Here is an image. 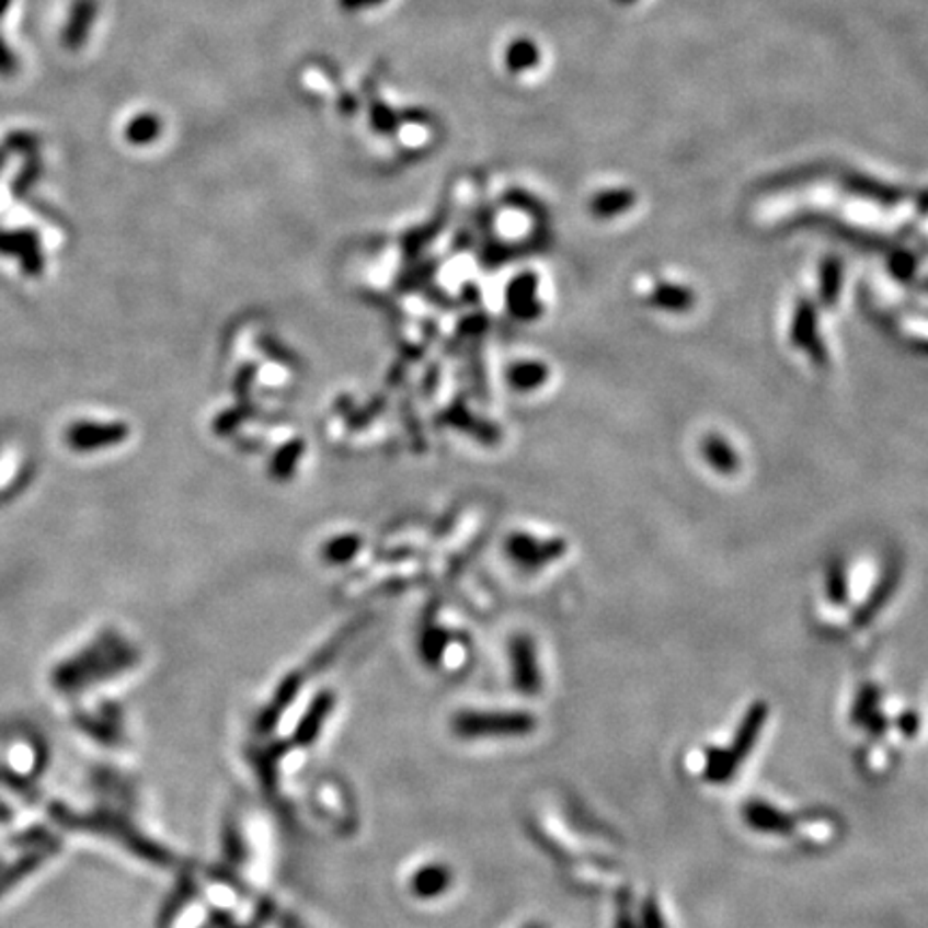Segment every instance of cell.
<instances>
[{"label": "cell", "mask_w": 928, "mask_h": 928, "mask_svg": "<svg viewBox=\"0 0 928 928\" xmlns=\"http://www.w3.org/2000/svg\"><path fill=\"white\" fill-rule=\"evenodd\" d=\"M370 108H373V125L377 129L387 131V129H393L398 125V114L393 110L387 108L381 100H373Z\"/></svg>", "instance_id": "7c38bea8"}, {"label": "cell", "mask_w": 928, "mask_h": 928, "mask_svg": "<svg viewBox=\"0 0 928 928\" xmlns=\"http://www.w3.org/2000/svg\"><path fill=\"white\" fill-rule=\"evenodd\" d=\"M162 131V121L156 114H138L125 129V136L131 145H149Z\"/></svg>", "instance_id": "8fae6325"}, {"label": "cell", "mask_w": 928, "mask_h": 928, "mask_svg": "<svg viewBox=\"0 0 928 928\" xmlns=\"http://www.w3.org/2000/svg\"><path fill=\"white\" fill-rule=\"evenodd\" d=\"M645 920H648V928H662L660 914H657V907H655V905L654 909H648V912H645Z\"/></svg>", "instance_id": "9a60e30c"}, {"label": "cell", "mask_w": 928, "mask_h": 928, "mask_svg": "<svg viewBox=\"0 0 928 928\" xmlns=\"http://www.w3.org/2000/svg\"><path fill=\"white\" fill-rule=\"evenodd\" d=\"M764 706H757L755 710L748 713V718H746V720H744V724H742V731L737 733L735 751L731 753V755L735 757V761H742V759H744L742 755H746V753L753 748V744H755V740H757V735H759V731H761V726H764Z\"/></svg>", "instance_id": "30bf717a"}, {"label": "cell", "mask_w": 928, "mask_h": 928, "mask_svg": "<svg viewBox=\"0 0 928 928\" xmlns=\"http://www.w3.org/2000/svg\"><path fill=\"white\" fill-rule=\"evenodd\" d=\"M95 18H98V0H73L71 9H69V18H67V22L62 26V35H60L62 46L71 53L80 50L89 39V33L95 24Z\"/></svg>", "instance_id": "8992f818"}, {"label": "cell", "mask_w": 928, "mask_h": 928, "mask_svg": "<svg viewBox=\"0 0 928 928\" xmlns=\"http://www.w3.org/2000/svg\"><path fill=\"white\" fill-rule=\"evenodd\" d=\"M136 662L138 650L123 634L104 630L56 664L50 673V686L62 697H78L102 681L123 675Z\"/></svg>", "instance_id": "6da1fadb"}, {"label": "cell", "mask_w": 928, "mask_h": 928, "mask_svg": "<svg viewBox=\"0 0 928 928\" xmlns=\"http://www.w3.org/2000/svg\"><path fill=\"white\" fill-rule=\"evenodd\" d=\"M617 2H621V4H632V2H637V0H617Z\"/></svg>", "instance_id": "e0dca14e"}, {"label": "cell", "mask_w": 928, "mask_h": 928, "mask_svg": "<svg viewBox=\"0 0 928 928\" xmlns=\"http://www.w3.org/2000/svg\"><path fill=\"white\" fill-rule=\"evenodd\" d=\"M385 0H340V7L344 11H359V9H368L375 4H381Z\"/></svg>", "instance_id": "5bb4252c"}, {"label": "cell", "mask_w": 928, "mask_h": 928, "mask_svg": "<svg viewBox=\"0 0 928 928\" xmlns=\"http://www.w3.org/2000/svg\"><path fill=\"white\" fill-rule=\"evenodd\" d=\"M9 7H11V0H0V18L7 13Z\"/></svg>", "instance_id": "2e32d148"}, {"label": "cell", "mask_w": 928, "mask_h": 928, "mask_svg": "<svg viewBox=\"0 0 928 928\" xmlns=\"http://www.w3.org/2000/svg\"><path fill=\"white\" fill-rule=\"evenodd\" d=\"M0 252L20 256L24 270L31 274H39L44 267L37 237L31 232H0Z\"/></svg>", "instance_id": "ba28073f"}, {"label": "cell", "mask_w": 928, "mask_h": 928, "mask_svg": "<svg viewBox=\"0 0 928 928\" xmlns=\"http://www.w3.org/2000/svg\"><path fill=\"white\" fill-rule=\"evenodd\" d=\"M73 724L102 746H118L123 742V718L112 703H102L95 710L76 711Z\"/></svg>", "instance_id": "277c9868"}, {"label": "cell", "mask_w": 928, "mask_h": 928, "mask_svg": "<svg viewBox=\"0 0 928 928\" xmlns=\"http://www.w3.org/2000/svg\"><path fill=\"white\" fill-rule=\"evenodd\" d=\"M125 426L100 424V422H78L67 428L65 440L73 451H95L114 445L125 438Z\"/></svg>", "instance_id": "5b68a950"}, {"label": "cell", "mask_w": 928, "mask_h": 928, "mask_svg": "<svg viewBox=\"0 0 928 928\" xmlns=\"http://www.w3.org/2000/svg\"><path fill=\"white\" fill-rule=\"evenodd\" d=\"M531 720L525 715H460L456 726L465 735H478V733H520L527 731Z\"/></svg>", "instance_id": "52a82bcc"}, {"label": "cell", "mask_w": 928, "mask_h": 928, "mask_svg": "<svg viewBox=\"0 0 928 928\" xmlns=\"http://www.w3.org/2000/svg\"><path fill=\"white\" fill-rule=\"evenodd\" d=\"M18 58L11 53V48L0 37V78H11L18 71Z\"/></svg>", "instance_id": "4fadbf2b"}, {"label": "cell", "mask_w": 928, "mask_h": 928, "mask_svg": "<svg viewBox=\"0 0 928 928\" xmlns=\"http://www.w3.org/2000/svg\"><path fill=\"white\" fill-rule=\"evenodd\" d=\"M540 62V48L531 39H516L505 53V65L512 73H523Z\"/></svg>", "instance_id": "9c48e42d"}, {"label": "cell", "mask_w": 928, "mask_h": 928, "mask_svg": "<svg viewBox=\"0 0 928 928\" xmlns=\"http://www.w3.org/2000/svg\"><path fill=\"white\" fill-rule=\"evenodd\" d=\"M11 847L13 856L0 862V898L24 883L31 874L42 871L44 864L60 851V838L48 827L37 825L20 832L11 840Z\"/></svg>", "instance_id": "3957f363"}, {"label": "cell", "mask_w": 928, "mask_h": 928, "mask_svg": "<svg viewBox=\"0 0 928 928\" xmlns=\"http://www.w3.org/2000/svg\"><path fill=\"white\" fill-rule=\"evenodd\" d=\"M50 817L65 829L71 832H89V834H98L104 838L118 840L123 847H127L131 853L153 862V864H165L168 856L164 849H160L158 845H153L149 838H145L134 825L127 820L121 809L112 806L110 802L98 806L91 813H80L73 811L65 804H53L50 806Z\"/></svg>", "instance_id": "7a4b0ae2"}, {"label": "cell", "mask_w": 928, "mask_h": 928, "mask_svg": "<svg viewBox=\"0 0 928 928\" xmlns=\"http://www.w3.org/2000/svg\"><path fill=\"white\" fill-rule=\"evenodd\" d=\"M529 928H542V927H529Z\"/></svg>", "instance_id": "ac0fdd59"}]
</instances>
